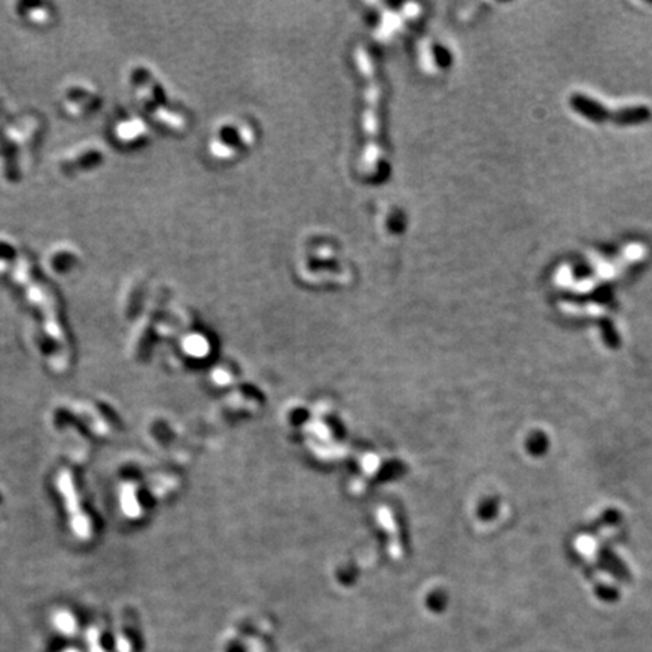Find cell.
Masks as SVG:
<instances>
[{"label":"cell","instance_id":"1","mask_svg":"<svg viewBox=\"0 0 652 652\" xmlns=\"http://www.w3.org/2000/svg\"><path fill=\"white\" fill-rule=\"evenodd\" d=\"M56 487H58V491L60 492V496H62L65 509L68 515H70V521H71V527L74 530V533L79 537H82V539H88L91 533H93V527H91V521L88 518V515L82 509L79 492L78 489H75V485L70 471L62 469V471L58 473Z\"/></svg>","mask_w":652,"mask_h":652},{"label":"cell","instance_id":"2","mask_svg":"<svg viewBox=\"0 0 652 652\" xmlns=\"http://www.w3.org/2000/svg\"><path fill=\"white\" fill-rule=\"evenodd\" d=\"M78 261L79 255L71 246L60 245L47 255V269H50L53 275L62 277L71 274L74 268L78 266Z\"/></svg>","mask_w":652,"mask_h":652},{"label":"cell","instance_id":"3","mask_svg":"<svg viewBox=\"0 0 652 652\" xmlns=\"http://www.w3.org/2000/svg\"><path fill=\"white\" fill-rule=\"evenodd\" d=\"M570 104L575 112L580 113L583 118L592 121V123H604V121L610 117L605 106L594 100V98H589L587 95L574 94L571 97Z\"/></svg>","mask_w":652,"mask_h":652},{"label":"cell","instance_id":"4","mask_svg":"<svg viewBox=\"0 0 652 652\" xmlns=\"http://www.w3.org/2000/svg\"><path fill=\"white\" fill-rule=\"evenodd\" d=\"M652 113L647 106H630V108L619 109L616 113H613V123L622 127L640 126L645 124L651 119Z\"/></svg>","mask_w":652,"mask_h":652}]
</instances>
